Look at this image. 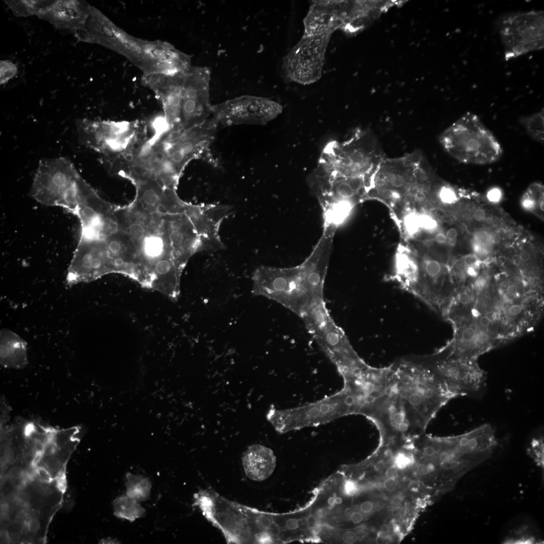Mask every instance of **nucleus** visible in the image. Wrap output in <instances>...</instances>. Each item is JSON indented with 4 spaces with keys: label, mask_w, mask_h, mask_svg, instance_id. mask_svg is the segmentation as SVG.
<instances>
[{
    "label": "nucleus",
    "mask_w": 544,
    "mask_h": 544,
    "mask_svg": "<svg viewBox=\"0 0 544 544\" xmlns=\"http://www.w3.org/2000/svg\"><path fill=\"white\" fill-rule=\"evenodd\" d=\"M283 111L279 103L262 97L244 95L213 105L211 116L218 126L265 125Z\"/></svg>",
    "instance_id": "4468645a"
},
{
    "label": "nucleus",
    "mask_w": 544,
    "mask_h": 544,
    "mask_svg": "<svg viewBox=\"0 0 544 544\" xmlns=\"http://www.w3.org/2000/svg\"><path fill=\"white\" fill-rule=\"evenodd\" d=\"M91 8L82 1H52L37 16L49 22L56 29L74 34L84 26Z\"/></svg>",
    "instance_id": "a211bd4d"
},
{
    "label": "nucleus",
    "mask_w": 544,
    "mask_h": 544,
    "mask_svg": "<svg viewBox=\"0 0 544 544\" xmlns=\"http://www.w3.org/2000/svg\"><path fill=\"white\" fill-rule=\"evenodd\" d=\"M521 261L526 262L528 261L530 258V253L526 251H522L519 255Z\"/></svg>",
    "instance_id": "3c124183"
},
{
    "label": "nucleus",
    "mask_w": 544,
    "mask_h": 544,
    "mask_svg": "<svg viewBox=\"0 0 544 544\" xmlns=\"http://www.w3.org/2000/svg\"><path fill=\"white\" fill-rule=\"evenodd\" d=\"M16 500L18 504L22 506H27L29 503L30 499L26 493L20 492L16 496Z\"/></svg>",
    "instance_id": "e433bc0d"
},
{
    "label": "nucleus",
    "mask_w": 544,
    "mask_h": 544,
    "mask_svg": "<svg viewBox=\"0 0 544 544\" xmlns=\"http://www.w3.org/2000/svg\"><path fill=\"white\" fill-rule=\"evenodd\" d=\"M344 416L338 395L334 393L315 402L278 410L271 407L266 418L280 433L325 424Z\"/></svg>",
    "instance_id": "ddd939ff"
},
{
    "label": "nucleus",
    "mask_w": 544,
    "mask_h": 544,
    "mask_svg": "<svg viewBox=\"0 0 544 544\" xmlns=\"http://www.w3.org/2000/svg\"><path fill=\"white\" fill-rule=\"evenodd\" d=\"M232 210V207L227 205H193L185 202L184 213L200 239L201 251L225 248L219 230L222 222L229 216Z\"/></svg>",
    "instance_id": "dca6fc26"
},
{
    "label": "nucleus",
    "mask_w": 544,
    "mask_h": 544,
    "mask_svg": "<svg viewBox=\"0 0 544 544\" xmlns=\"http://www.w3.org/2000/svg\"><path fill=\"white\" fill-rule=\"evenodd\" d=\"M385 158L376 136L367 129H357L346 141L327 143L316 170L334 176L370 179Z\"/></svg>",
    "instance_id": "423d86ee"
},
{
    "label": "nucleus",
    "mask_w": 544,
    "mask_h": 544,
    "mask_svg": "<svg viewBox=\"0 0 544 544\" xmlns=\"http://www.w3.org/2000/svg\"><path fill=\"white\" fill-rule=\"evenodd\" d=\"M412 358L432 371L454 397H478L485 390L487 375L477 361L459 359L440 350L432 355Z\"/></svg>",
    "instance_id": "1a4fd4ad"
},
{
    "label": "nucleus",
    "mask_w": 544,
    "mask_h": 544,
    "mask_svg": "<svg viewBox=\"0 0 544 544\" xmlns=\"http://www.w3.org/2000/svg\"><path fill=\"white\" fill-rule=\"evenodd\" d=\"M506 61L544 47V13L541 10L509 13L497 22Z\"/></svg>",
    "instance_id": "9d476101"
},
{
    "label": "nucleus",
    "mask_w": 544,
    "mask_h": 544,
    "mask_svg": "<svg viewBox=\"0 0 544 544\" xmlns=\"http://www.w3.org/2000/svg\"><path fill=\"white\" fill-rule=\"evenodd\" d=\"M118 542V541H117L115 539H112V538H106V539H102L100 541V542L102 543H118L117 542Z\"/></svg>",
    "instance_id": "603ef678"
},
{
    "label": "nucleus",
    "mask_w": 544,
    "mask_h": 544,
    "mask_svg": "<svg viewBox=\"0 0 544 544\" xmlns=\"http://www.w3.org/2000/svg\"><path fill=\"white\" fill-rule=\"evenodd\" d=\"M0 362L7 368L21 369L28 364L26 343L11 330L4 328L0 333Z\"/></svg>",
    "instance_id": "aec40b11"
},
{
    "label": "nucleus",
    "mask_w": 544,
    "mask_h": 544,
    "mask_svg": "<svg viewBox=\"0 0 544 544\" xmlns=\"http://www.w3.org/2000/svg\"><path fill=\"white\" fill-rule=\"evenodd\" d=\"M242 463L246 475L251 480L260 482L272 474L276 466V457L271 449L255 444L249 446L244 452Z\"/></svg>",
    "instance_id": "6ab92c4d"
},
{
    "label": "nucleus",
    "mask_w": 544,
    "mask_h": 544,
    "mask_svg": "<svg viewBox=\"0 0 544 544\" xmlns=\"http://www.w3.org/2000/svg\"><path fill=\"white\" fill-rule=\"evenodd\" d=\"M439 141L445 151L464 164L484 165L497 162L503 148L480 117L466 112L446 128Z\"/></svg>",
    "instance_id": "0eeeda50"
},
{
    "label": "nucleus",
    "mask_w": 544,
    "mask_h": 544,
    "mask_svg": "<svg viewBox=\"0 0 544 544\" xmlns=\"http://www.w3.org/2000/svg\"><path fill=\"white\" fill-rule=\"evenodd\" d=\"M373 508V504L372 503L369 501H366L363 503L361 506L360 509L362 512L364 513H368L370 512Z\"/></svg>",
    "instance_id": "49530a36"
},
{
    "label": "nucleus",
    "mask_w": 544,
    "mask_h": 544,
    "mask_svg": "<svg viewBox=\"0 0 544 544\" xmlns=\"http://www.w3.org/2000/svg\"><path fill=\"white\" fill-rule=\"evenodd\" d=\"M211 71L206 66H191L185 73L181 93L178 127L187 129L206 122L212 113L210 98Z\"/></svg>",
    "instance_id": "2eb2a0df"
},
{
    "label": "nucleus",
    "mask_w": 544,
    "mask_h": 544,
    "mask_svg": "<svg viewBox=\"0 0 544 544\" xmlns=\"http://www.w3.org/2000/svg\"><path fill=\"white\" fill-rule=\"evenodd\" d=\"M358 490L356 484L352 481H347L344 485V491L348 495L355 494Z\"/></svg>",
    "instance_id": "c9c22d12"
},
{
    "label": "nucleus",
    "mask_w": 544,
    "mask_h": 544,
    "mask_svg": "<svg viewBox=\"0 0 544 544\" xmlns=\"http://www.w3.org/2000/svg\"><path fill=\"white\" fill-rule=\"evenodd\" d=\"M9 474L12 478L19 479L23 475L24 471L20 466L15 465L10 469Z\"/></svg>",
    "instance_id": "4c0bfd02"
},
{
    "label": "nucleus",
    "mask_w": 544,
    "mask_h": 544,
    "mask_svg": "<svg viewBox=\"0 0 544 544\" xmlns=\"http://www.w3.org/2000/svg\"><path fill=\"white\" fill-rule=\"evenodd\" d=\"M114 515L120 518L133 522L143 517L146 514L145 509L139 502L127 495L117 497L113 501Z\"/></svg>",
    "instance_id": "4be33fe9"
},
{
    "label": "nucleus",
    "mask_w": 544,
    "mask_h": 544,
    "mask_svg": "<svg viewBox=\"0 0 544 544\" xmlns=\"http://www.w3.org/2000/svg\"><path fill=\"white\" fill-rule=\"evenodd\" d=\"M308 182L322 210L323 231L335 234L355 206L366 200L369 179L334 176L315 169Z\"/></svg>",
    "instance_id": "6e6552de"
},
{
    "label": "nucleus",
    "mask_w": 544,
    "mask_h": 544,
    "mask_svg": "<svg viewBox=\"0 0 544 544\" xmlns=\"http://www.w3.org/2000/svg\"><path fill=\"white\" fill-rule=\"evenodd\" d=\"M398 468L396 466H390L388 467L385 471V475L387 478L394 479L398 476Z\"/></svg>",
    "instance_id": "a19ab883"
},
{
    "label": "nucleus",
    "mask_w": 544,
    "mask_h": 544,
    "mask_svg": "<svg viewBox=\"0 0 544 544\" xmlns=\"http://www.w3.org/2000/svg\"><path fill=\"white\" fill-rule=\"evenodd\" d=\"M5 2L16 16L28 17L32 15L37 16L43 9L52 2V1L15 0Z\"/></svg>",
    "instance_id": "393cba45"
},
{
    "label": "nucleus",
    "mask_w": 544,
    "mask_h": 544,
    "mask_svg": "<svg viewBox=\"0 0 544 544\" xmlns=\"http://www.w3.org/2000/svg\"><path fill=\"white\" fill-rule=\"evenodd\" d=\"M385 425L400 433L423 432L438 412L454 396L429 369L412 357L389 366Z\"/></svg>",
    "instance_id": "f257e3e1"
},
{
    "label": "nucleus",
    "mask_w": 544,
    "mask_h": 544,
    "mask_svg": "<svg viewBox=\"0 0 544 544\" xmlns=\"http://www.w3.org/2000/svg\"><path fill=\"white\" fill-rule=\"evenodd\" d=\"M119 212L122 225L137 249L138 282L177 298L184 267L172 247L167 214L147 210L134 200L119 207Z\"/></svg>",
    "instance_id": "f03ea898"
},
{
    "label": "nucleus",
    "mask_w": 544,
    "mask_h": 544,
    "mask_svg": "<svg viewBox=\"0 0 544 544\" xmlns=\"http://www.w3.org/2000/svg\"><path fill=\"white\" fill-rule=\"evenodd\" d=\"M539 207H540L541 210H542L543 211V198L540 200V203H539Z\"/></svg>",
    "instance_id": "5fc2aeb1"
},
{
    "label": "nucleus",
    "mask_w": 544,
    "mask_h": 544,
    "mask_svg": "<svg viewBox=\"0 0 544 544\" xmlns=\"http://www.w3.org/2000/svg\"><path fill=\"white\" fill-rule=\"evenodd\" d=\"M395 275L403 289L418 297L420 270L417 256L406 253L397 255L395 259Z\"/></svg>",
    "instance_id": "412c9836"
},
{
    "label": "nucleus",
    "mask_w": 544,
    "mask_h": 544,
    "mask_svg": "<svg viewBox=\"0 0 544 544\" xmlns=\"http://www.w3.org/2000/svg\"><path fill=\"white\" fill-rule=\"evenodd\" d=\"M9 538L10 541L13 543H17L20 541L21 536L19 533L16 532H13L9 534Z\"/></svg>",
    "instance_id": "09e8293b"
},
{
    "label": "nucleus",
    "mask_w": 544,
    "mask_h": 544,
    "mask_svg": "<svg viewBox=\"0 0 544 544\" xmlns=\"http://www.w3.org/2000/svg\"><path fill=\"white\" fill-rule=\"evenodd\" d=\"M351 520L355 523H360L363 520V516L359 512H354L351 515Z\"/></svg>",
    "instance_id": "de8ad7c7"
},
{
    "label": "nucleus",
    "mask_w": 544,
    "mask_h": 544,
    "mask_svg": "<svg viewBox=\"0 0 544 544\" xmlns=\"http://www.w3.org/2000/svg\"><path fill=\"white\" fill-rule=\"evenodd\" d=\"M41 527V524L38 519L32 518L27 523V528L32 533H36Z\"/></svg>",
    "instance_id": "473e14b6"
},
{
    "label": "nucleus",
    "mask_w": 544,
    "mask_h": 544,
    "mask_svg": "<svg viewBox=\"0 0 544 544\" xmlns=\"http://www.w3.org/2000/svg\"><path fill=\"white\" fill-rule=\"evenodd\" d=\"M394 462L397 468L402 469L414 462L413 455L409 451H399L395 455Z\"/></svg>",
    "instance_id": "7c9ffc66"
},
{
    "label": "nucleus",
    "mask_w": 544,
    "mask_h": 544,
    "mask_svg": "<svg viewBox=\"0 0 544 544\" xmlns=\"http://www.w3.org/2000/svg\"><path fill=\"white\" fill-rule=\"evenodd\" d=\"M383 486L386 490L392 491L396 489L397 484L395 479L387 478L384 482Z\"/></svg>",
    "instance_id": "58836bf2"
},
{
    "label": "nucleus",
    "mask_w": 544,
    "mask_h": 544,
    "mask_svg": "<svg viewBox=\"0 0 544 544\" xmlns=\"http://www.w3.org/2000/svg\"><path fill=\"white\" fill-rule=\"evenodd\" d=\"M76 128L79 142L103 156L121 154L133 147L141 137L135 122L79 119Z\"/></svg>",
    "instance_id": "9b49d317"
},
{
    "label": "nucleus",
    "mask_w": 544,
    "mask_h": 544,
    "mask_svg": "<svg viewBox=\"0 0 544 544\" xmlns=\"http://www.w3.org/2000/svg\"><path fill=\"white\" fill-rule=\"evenodd\" d=\"M473 217L476 220L482 221L486 218V213L485 211L482 209H478L474 212Z\"/></svg>",
    "instance_id": "c03bdc74"
},
{
    "label": "nucleus",
    "mask_w": 544,
    "mask_h": 544,
    "mask_svg": "<svg viewBox=\"0 0 544 544\" xmlns=\"http://www.w3.org/2000/svg\"><path fill=\"white\" fill-rule=\"evenodd\" d=\"M519 122L531 139L541 144H543V108L530 115L521 117L519 119Z\"/></svg>",
    "instance_id": "b1692460"
},
{
    "label": "nucleus",
    "mask_w": 544,
    "mask_h": 544,
    "mask_svg": "<svg viewBox=\"0 0 544 544\" xmlns=\"http://www.w3.org/2000/svg\"><path fill=\"white\" fill-rule=\"evenodd\" d=\"M125 485L126 495L138 502L147 500L150 497L152 483L148 478L127 472Z\"/></svg>",
    "instance_id": "5701e85b"
},
{
    "label": "nucleus",
    "mask_w": 544,
    "mask_h": 544,
    "mask_svg": "<svg viewBox=\"0 0 544 544\" xmlns=\"http://www.w3.org/2000/svg\"><path fill=\"white\" fill-rule=\"evenodd\" d=\"M464 262L467 266L476 267L479 263V259L478 255L475 253H471L465 256Z\"/></svg>",
    "instance_id": "f704fd0d"
},
{
    "label": "nucleus",
    "mask_w": 544,
    "mask_h": 544,
    "mask_svg": "<svg viewBox=\"0 0 544 544\" xmlns=\"http://www.w3.org/2000/svg\"><path fill=\"white\" fill-rule=\"evenodd\" d=\"M404 225L409 234H416L421 230L420 214L411 213L406 215L404 219Z\"/></svg>",
    "instance_id": "c85d7f7f"
},
{
    "label": "nucleus",
    "mask_w": 544,
    "mask_h": 544,
    "mask_svg": "<svg viewBox=\"0 0 544 544\" xmlns=\"http://www.w3.org/2000/svg\"><path fill=\"white\" fill-rule=\"evenodd\" d=\"M435 240L436 242L442 244L445 243L447 239L444 234L442 233H439L435 235Z\"/></svg>",
    "instance_id": "8fccbe9b"
},
{
    "label": "nucleus",
    "mask_w": 544,
    "mask_h": 544,
    "mask_svg": "<svg viewBox=\"0 0 544 544\" xmlns=\"http://www.w3.org/2000/svg\"><path fill=\"white\" fill-rule=\"evenodd\" d=\"M512 260L515 264H519L521 262L519 255H515L512 257Z\"/></svg>",
    "instance_id": "864d4df0"
},
{
    "label": "nucleus",
    "mask_w": 544,
    "mask_h": 544,
    "mask_svg": "<svg viewBox=\"0 0 544 544\" xmlns=\"http://www.w3.org/2000/svg\"><path fill=\"white\" fill-rule=\"evenodd\" d=\"M344 538L346 542L353 543L356 541L357 536L355 533L352 531H349L345 534Z\"/></svg>",
    "instance_id": "79ce46f5"
},
{
    "label": "nucleus",
    "mask_w": 544,
    "mask_h": 544,
    "mask_svg": "<svg viewBox=\"0 0 544 544\" xmlns=\"http://www.w3.org/2000/svg\"><path fill=\"white\" fill-rule=\"evenodd\" d=\"M18 67L10 60H3L0 62V84L4 85L13 79L18 73Z\"/></svg>",
    "instance_id": "bb28decb"
},
{
    "label": "nucleus",
    "mask_w": 544,
    "mask_h": 544,
    "mask_svg": "<svg viewBox=\"0 0 544 544\" xmlns=\"http://www.w3.org/2000/svg\"><path fill=\"white\" fill-rule=\"evenodd\" d=\"M528 452L538 465L543 466V440L541 438L532 440Z\"/></svg>",
    "instance_id": "cd10ccee"
},
{
    "label": "nucleus",
    "mask_w": 544,
    "mask_h": 544,
    "mask_svg": "<svg viewBox=\"0 0 544 544\" xmlns=\"http://www.w3.org/2000/svg\"><path fill=\"white\" fill-rule=\"evenodd\" d=\"M437 196L441 202L446 204H452L457 199L455 190L447 185H443L439 187Z\"/></svg>",
    "instance_id": "c756f323"
},
{
    "label": "nucleus",
    "mask_w": 544,
    "mask_h": 544,
    "mask_svg": "<svg viewBox=\"0 0 544 544\" xmlns=\"http://www.w3.org/2000/svg\"><path fill=\"white\" fill-rule=\"evenodd\" d=\"M347 1H312L303 19L304 34H332L347 21Z\"/></svg>",
    "instance_id": "f3484780"
},
{
    "label": "nucleus",
    "mask_w": 544,
    "mask_h": 544,
    "mask_svg": "<svg viewBox=\"0 0 544 544\" xmlns=\"http://www.w3.org/2000/svg\"><path fill=\"white\" fill-rule=\"evenodd\" d=\"M498 236L490 234L485 231L477 232L473 236V249L477 255L485 256L489 254L492 246L498 240Z\"/></svg>",
    "instance_id": "a878e982"
},
{
    "label": "nucleus",
    "mask_w": 544,
    "mask_h": 544,
    "mask_svg": "<svg viewBox=\"0 0 544 544\" xmlns=\"http://www.w3.org/2000/svg\"><path fill=\"white\" fill-rule=\"evenodd\" d=\"M331 34H303L282 60V70L288 82L307 85L321 77Z\"/></svg>",
    "instance_id": "f8f14e48"
},
{
    "label": "nucleus",
    "mask_w": 544,
    "mask_h": 544,
    "mask_svg": "<svg viewBox=\"0 0 544 544\" xmlns=\"http://www.w3.org/2000/svg\"><path fill=\"white\" fill-rule=\"evenodd\" d=\"M445 236L447 239L452 241L456 238L457 232L454 228H450L447 231Z\"/></svg>",
    "instance_id": "a18cd8bd"
},
{
    "label": "nucleus",
    "mask_w": 544,
    "mask_h": 544,
    "mask_svg": "<svg viewBox=\"0 0 544 544\" xmlns=\"http://www.w3.org/2000/svg\"><path fill=\"white\" fill-rule=\"evenodd\" d=\"M501 195V192L499 189L493 188L488 192L487 198L491 202H497L500 200Z\"/></svg>",
    "instance_id": "72a5a7b5"
},
{
    "label": "nucleus",
    "mask_w": 544,
    "mask_h": 544,
    "mask_svg": "<svg viewBox=\"0 0 544 544\" xmlns=\"http://www.w3.org/2000/svg\"><path fill=\"white\" fill-rule=\"evenodd\" d=\"M72 261L85 283L114 273L137 280V249L122 225L117 206L81 229Z\"/></svg>",
    "instance_id": "7ed1b4c3"
},
{
    "label": "nucleus",
    "mask_w": 544,
    "mask_h": 544,
    "mask_svg": "<svg viewBox=\"0 0 544 544\" xmlns=\"http://www.w3.org/2000/svg\"><path fill=\"white\" fill-rule=\"evenodd\" d=\"M522 206L526 209H531L535 205L534 200L529 196L527 193L525 195V196L522 202Z\"/></svg>",
    "instance_id": "ea45409f"
},
{
    "label": "nucleus",
    "mask_w": 544,
    "mask_h": 544,
    "mask_svg": "<svg viewBox=\"0 0 544 544\" xmlns=\"http://www.w3.org/2000/svg\"><path fill=\"white\" fill-rule=\"evenodd\" d=\"M417 472L421 476H425L429 474L428 466L426 463H421L417 467Z\"/></svg>",
    "instance_id": "37998d69"
},
{
    "label": "nucleus",
    "mask_w": 544,
    "mask_h": 544,
    "mask_svg": "<svg viewBox=\"0 0 544 544\" xmlns=\"http://www.w3.org/2000/svg\"><path fill=\"white\" fill-rule=\"evenodd\" d=\"M421 230L432 231L437 227L436 221L427 214H420Z\"/></svg>",
    "instance_id": "2f4dec72"
},
{
    "label": "nucleus",
    "mask_w": 544,
    "mask_h": 544,
    "mask_svg": "<svg viewBox=\"0 0 544 544\" xmlns=\"http://www.w3.org/2000/svg\"><path fill=\"white\" fill-rule=\"evenodd\" d=\"M219 127L213 118L187 128H169L153 143V165L164 186L176 188L185 166L205 156L213 143Z\"/></svg>",
    "instance_id": "20e7f679"
},
{
    "label": "nucleus",
    "mask_w": 544,
    "mask_h": 544,
    "mask_svg": "<svg viewBox=\"0 0 544 544\" xmlns=\"http://www.w3.org/2000/svg\"><path fill=\"white\" fill-rule=\"evenodd\" d=\"M94 190L70 159L59 157L39 161L29 193L44 206L63 208L76 216Z\"/></svg>",
    "instance_id": "39448f33"
}]
</instances>
